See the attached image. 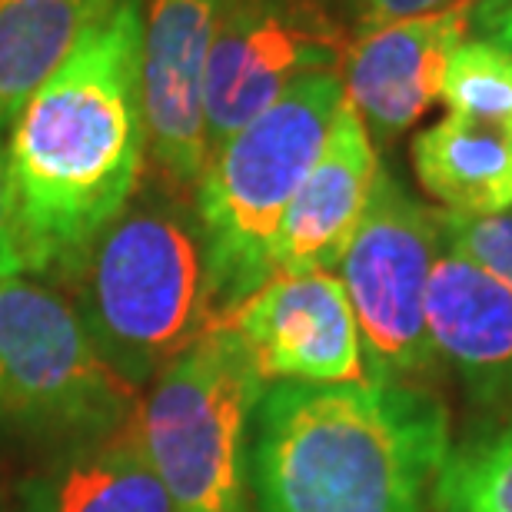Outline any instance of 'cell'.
<instances>
[{"label":"cell","instance_id":"cell-1","mask_svg":"<svg viewBox=\"0 0 512 512\" xmlns=\"http://www.w3.org/2000/svg\"><path fill=\"white\" fill-rule=\"evenodd\" d=\"M7 133L10 243L20 273L64 283L143 187L140 0H117Z\"/></svg>","mask_w":512,"mask_h":512},{"label":"cell","instance_id":"cell-2","mask_svg":"<svg viewBox=\"0 0 512 512\" xmlns=\"http://www.w3.org/2000/svg\"><path fill=\"white\" fill-rule=\"evenodd\" d=\"M449 453L446 409L416 383H270L247 486L256 512H439Z\"/></svg>","mask_w":512,"mask_h":512},{"label":"cell","instance_id":"cell-3","mask_svg":"<svg viewBox=\"0 0 512 512\" xmlns=\"http://www.w3.org/2000/svg\"><path fill=\"white\" fill-rule=\"evenodd\" d=\"M64 283L100 356L137 393L217 323L200 223L167 187H140Z\"/></svg>","mask_w":512,"mask_h":512},{"label":"cell","instance_id":"cell-4","mask_svg":"<svg viewBox=\"0 0 512 512\" xmlns=\"http://www.w3.org/2000/svg\"><path fill=\"white\" fill-rule=\"evenodd\" d=\"M343 97L340 70L303 77L210 153L193 187V217L207 247L217 323L273 276L276 230L320 157Z\"/></svg>","mask_w":512,"mask_h":512},{"label":"cell","instance_id":"cell-5","mask_svg":"<svg viewBox=\"0 0 512 512\" xmlns=\"http://www.w3.org/2000/svg\"><path fill=\"white\" fill-rule=\"evenodd\" d=\"M266 386L237 330L213 323L137 399L140 446L177 512H247L250 429Z\"/></svg>","mask_w":512,"mask_h":512},{"label":"cell","instance_id":"cell-6","mask_svg":"<svg viewBox=\"0 0 512 512\" xmlns=\"http://www.w3.org/2000/svg\"><path fill=\"white\" fill-rule=\"evenodd\" d=\"M133 413L137 389L107 366L77 306L40 276H0V429L74 443Z\"/></svg>","mask_w":512,"mask_h":512},{"label":"cell","instance_id":"cell-7","mask_svg":"<svg viewBox=\"0 0 512 512\" xmlns=\"http://www.w3.org/2000/svg\"><path fill=\"white\" fill-rule=\"evenodd\" d=\"M443 247L439 210L380 167L370 207L340 260L370 380H406L436 363L426 333V286Z\"/></svg>","mask_w":512,"mask_h":512},{"label":"cell","instance_id":"cell-8","mask_svg":"<svg viewBox=\"0 0 512 512\" xmlns=\"http://www.w3.org/2000/svg\"><path fill=\"white\" fill-rule=\"evenodd\" d=\"M346 47L320 0H220L203 80L210 153L303 77L340 70Z\"/></svg>","mask_w":512,"mask_h":512},{"label":"cell","instance_id":"cell-9","mask_svg":"<svg viewBox=\"0 0 512 512\" xmlns=\"http://www.w3.org/2000/svg\"><path fill=\"white\" fill-rule=\"evenodd\" d=\"M220 0H140V94L147 160L163 187L193 193L210 160L203 80Z\"/></svg>","mask_w":512,"mask_h":512},{"label":"cell","instance_id":"cell-10","mask_svg":"<svg viewBox=\"0 0 512 512\" xmlns=\"http://www.w3.org/2000/svg\"><path fill=\"white\" fill-rule=\"evenodd\" d=\"M266 383L366 380L356 316L336 273L270 276L227 320Z\"/></svg>","mask_w":512,"mask_h":512},{"label":"cell","instance_id":"cell-11","mask_svg":"<svg viewBox=\"0 0 512 512\" xmlns=\"http://www.w3.org/2000/svg\"><path fill=\"white\" fill-rule=\"evenodd\" d=\"M473 30V0L363 27L343 57V94L373 140H396L439 100L446 57Z\"/></svg>","mask_w":512,"mask_h":512},{"label":"cell","instance_id":"cell-12","mask_svg":"<svg viewBox=\"0 0 512 512\" xmlns=\"http://www.w3.org/2000/svg\"><path fill=\"white\" fill-rule=\"evenodd\" d=\"M376 177L380 160L373 137L343 97L320 157L276 230L270 253L273 276L333 273L370 207Z\"/></svg>","mask_w":512,"mask_h":512},{"label":"cell","instance_id":"cell-13","mask_svg":"<svg viewBox=\"0 0 512 512\" xmlns=\"http://www.w3.org/2000/svg\"><path fill=\"white\" fill-rule=\"evenodd\" d=\"M426 333L479 403L512 393V286L443 237L426 286Z\"/></svg>","mask_w":512,"mask_h":512},{"label":"cell","instance_id":"cell-14","mask_svg":"<svg viewBox=\"0 0 512 512\" xmlns=\"http://www.w3.org/2000/svg\"><path fill=\"white\" fill-rule=\"evenodd\" d=\"M7 512H177L147 463L137 423L60 446L7 499Z\"/></svg>","mask_w":512,"mask_h":512},{"label":"cell","instance_id":"cell-15","mask_svg":"<svg viewBox=\"0 0 512 512\" xmlns=\"http://www.w3.org/2000/svg\"><path fill=\"white\" fill-rule=\"evenodd\" d=\"M413 170L446 213H503L512 207V130L446 114L416 133Z\"/></svg>","mask_w":512,"mask_h":512},{"label":"cell","instance_id":"cell-16","mask_svg":"<svg viewBox=\"0 0 512 512\" xmlns=\"http://www.w3.org/2000/svg\"><path fill=\"white\" fill-rule=\"evenodd\" d=\"M117 0H0V133Z\"/></svg>","mask_w":512,"mask_h":512},{"label":"cell","instance_id":"cell-17","mask_svg":"<svg viewBox=\"0 0 512 512\" xmlns=\"http://www.w3.org/2000/svg\"><path fill=\"white\" fill-rule=\"evenodd\" d=\"M439 100L449 114L512 130V54L489 37H466L443 67Z\"/></svg>","mask_w":512,"mask_h":512},{"label":"cell","instance_id":"cell-18","mask_svg":"<svg viewBox=\"0 0 512 512\" xmlns=\"http://www.w3.org/2000/svg\"><path fill=\"white\" fill-rule=\"evenodd\" d=\"M439 512H512V419L449 453Z\"/></svg>","mask_w":512,"mask_h":512},{"label":"cell","instance_id":"cell-19","mask_svg":"<svg viewBox=\"0 0 512 512\" xmlns=\"http://www.w3.org/2000/svg\"><path fill=\"white\" fill-rule=\"evenodd\" d=\"M439 223H443V237L456 250H463L469 260L512 286V207L489 217H456L439 210Z\"/></svg>","mask_w":512,"mask_h":512},{"label":"cell","instance_id":"cell-20","mask_svg":"<svg viewBox=\"0 0 512 512\" xmlns=\"http://www.w3.org/2000/svg\"><path fill=\"white\" fill-rule=\"evenodd\" d=\"M456 4H466V0H346V7H350V14L356 17L360 30L389 24V20L439 14V10H449Z\"/></svg>","mask_w":512,"mask_h":512},{"label":"cell","instance_id":"cell-21","mask_svg":"<svg viewBox=\"0 0 512 512\" xmlns=\"http://www.w3.org/2000/svg\"><path fill=\"white\" fill-rule=\"evenodd\" d=\"M20 273L14 243H10V210H7V167H4V143H0V276Z\"/></svg>","mask_w":512,"mask_h":512},{"label":"cell","instance_id":"cell-22","mask_svg":"<svg viewBox=\"0 0 512 512\" xmlns=\"http://www.w3.org/2000/svg\"><path fill=\"white\" fill-rule=\"evenodd\" d=\"M512 10V0H473V27L486 30L496 17H503Z\"/></svg>","mask_w":512,"mask_h":512},{"label":"cell","instance_id":"cell-23","mask_svg":"<svg viewBox=\"0 0 512 512\" xmlns=\"http://www.w3.org/2000/svg\"><path fill=\"white\" fill-rule=\"evenodd\" d=\"M483 34L489 37V40H496V44H503L509 54H512V10H506L503 17H496L493 24H489Z\"/></svg>","mask_w":512,"mask_h":512},{"label":"cell","instance_id":"cell-24","mask_svg":"<svg viewBox=\"0 0 512 512\" xmlns=\"http://www.w3.org/2000/svg\"><path fill=\"white\" fill-rule=\"evenodd\" d=\"M0 512H7V496L0 493Z\"/></svg>","mask_w":512,"mask_h":512}]
</instances>
